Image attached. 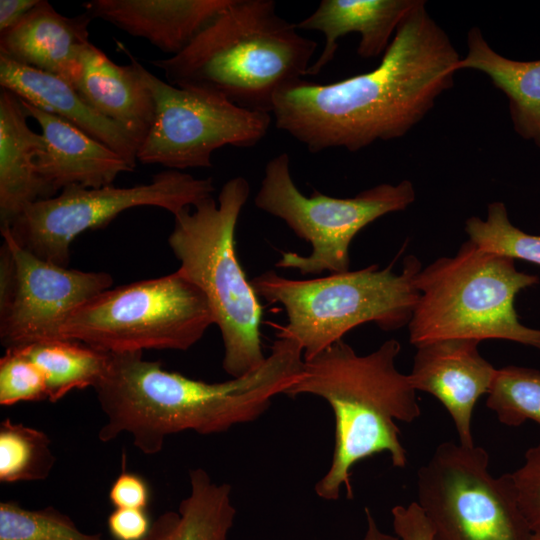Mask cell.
Instances as JSON below:
<instances>
[{"instance_id":"cell-1","label":"cell","mask_w":540,"mask_h":540,"mask_svg":"<svg viewBox=\"0 0 540 540\" xmlns=\"http://www.w3.org/2000/svg\"><path fill=\"white\" fill-rule=\"evenodd\" d=\"M460 56L419 0L373 70L338 82L299 79L275 95V126L318 153L356 152L407 134L454 85Z\"/></svg>"},{"instance_id":"cell-2","label":"cell","mask_w":540,"mask_h":540,"mask_svg":"<svg viewBox=\"0 0 540 540\" xmlns=\"http://www.w3.org/2000/svg\"><path fill=\"white\" fill-rule=\"evenodd\" d=\"M300 346L277 338L257 369L224 382L208 383L163 369L142 352L109 353L107 369L94 387L105 422L101 442L128 434L145 455H156L167 437L184 431L223 433L253 422L272 400L300 377Z\"/></svg>"},{"instance_id":"cell-3","label":"cell","mask_w":540,"mask_h":540,"mask_svg":"<svg viewBox=\"0 0 540 540\" xmlns=\"http://www.w3.org/2000/svg\"><path fill=\"white\" fill-rule=\"evenodd\" d=\"M401 344L389 339L375 351L359 355L343 339L310 360L285 395H313L325 400L335 417V443L327 473L316 483L318 497L334 501L345 488L353 497L351 470L361 460L387 453L404 468L408 454L396 421L411 423L420 414L409 375L398 371Z\"/></svg>"},{"instance_id":"cell-4","label":"cell","mask_w":540,"mask_h":540,"mask_svg":"<svg viewBox=\"0 0 540 540\" xmlns=\"http://www.w3.org/2000/svg\"><path fill=\"white\" fill-rule=\"evenodd\" d=\"M298 30L273 0H231L185 49L151 64L173 86L271 113L276 93L312 64L317 43Z\"/></svg>"},{"instance_id":"cell-5","label":"cell","mask_w":540,"mask_h":540,"mask_svg":"<svg viewBox=\"0 0 540 540\" xmlns=\"http://www.w3.org/2000/svg\"><path fill=\"white\" fill-rule=\"evenodd\" d=\"M249 194L245 178L229 179L217 201L211 196L174 215L168 237L180 263L177 271L209 303L224 345L222 367L232 378L257 369L267 357L260 332L262 305L235 249L238 218Z\"/></svg>"},{"instance_id":"cell-6","label":"cell","mask_w":540,"mask_h":540,"mask_svg":"<svg viewBox=\"0 0 540 540\" xmlns=\"http://www.w3.org/2000/svg\"><path fill=\"white\" fill-rule=\"evenodd\" d=\"M393 263L384 269L370 265L356 271L295 280L268 270L250 283L259 298L281 304L288 322L279 326L277 338L290 339L310 360L350 330L373 322L384 331L408 325L419 298L415 279L422 269L410 254L400 273Z\"/></svg>"},{"instance_id":"cell-7","label":"cell","mask_w":540,"mask_h":540,"mask_svg":"<svg viewBox=\"0 0 540 540\" xmlns=\"http://www.w3.org/2000/svg\"><path fill=\"white\" fill-rule=\"evenodd\" d=\"M539 282L518 271L514 259L467 240L455 256L438 258L417 274L409 342L418 347L442 339H501L540 350V330L523 325L514 307L516 295Z\"/></svg>"},{"instance_id":"cell-8","label":"cell","mask_w":540,"mask_h":540,"mask_svg":"<svg viewBox=\"0 0 540 540\" xmlns=\"http://www.w3.org/2000/svg\"><path fill=\"white\" fill-rule=\"evenodd\" d=\"M213 324L204 293L175 271L97 294L70 314L60 337L106 353L186 351Z\"/></svg>"},{"instance_id":"cell-9","label":"cell","mask_w":540,"mask_h":540,"mask_svg":"<svg viewBox=\"0 0 540 540\" xmlns=\"http://www.w3.org/2000/svg\"><path fill=\"white\" fill-rule=\"evenodd\" d=\"M415 198L409 180L396 185L382 183L349 198L331 197L317 190L304 195L292 179L288 153L282 152L266 164L254 202L312 246L308 256L283 252L276 267L315 275L349 271V248L354 237L376 219L405 210Z\"/></svg>"},{"instance_id":"cell-10","label":"cell","mask_w":540,"mask_h":540,"mask_svg":"<svg viewBox=\"0 0 540 540\" xmlns=\"http://www.w3.org/2000/svg\"><path fill=\"white\" fill-rule=\"evenodd\" d=\"M416 486L433 540H531L509 474L494 477L482 447L439 444L419 468Z\"/></svg>"},{"instance_id":"cell-11","label":"cell","mask_w":540,"mask_h":540,"mask_svg":"<svg viewBox=\"0 0 540 540\" xmlns=\"http://www.w3.org/2000/svg\"><path fill=\"white\" fill-rule=\"evenodd\" d=\"M211 177L195 178L179 170H164L151 181L132 187L67 186L59 195L28 205L7 227L14 239L36 256L67 267L73 240L88 230L107 226L134 207L152 206L176 215L211 197Z\"/></svg>"},{"instance_id":"cell-12","label":"cell","mask_w":540,"mask_h":540,"mask_svg":"<svg viewBox=\"0 0 540 540\" xmlns=\"http://www.w3.org/2000/svg\"><path fill=\"white\" fill-rule=\"evenodd\" d=\"M137 65L155 105L152 127L137 152L142 164L179 171L208 168L216 150L250 148L268 133L271 113L240 107L214 93L173 86L139 61Z\"/></svg>"},{"instance_id":"cell-13","label":"cell","mask_w":540,"mask_h":540,"mask_svg":"<svg viewBox=\"0 0 540 540\" xmlns=\"http://www.w3.org/2000/svg\"><path fill=\"white\" fill-rule=\"evenodd\" d=\"M0 340L5 349L62 339L60 330L79 306L113 283L106 272H86L44 260L1 227Z\"/></svg>"},{"instance_id":"cell-14","label":"cell","mask_w":540,"mask_h":540,"mask_svg":"<svg viewBox=\"0 0 540 540\" xmlns=\"http://www.w3.org/2000/svg\"><path fill=\"white\" fill-rule=\"evenodd\" d=\"M480 341L442 339L416 347L411 373L416 391L431 394L448 411L459 443L474 446L473 410L487 394L497 369L479 352Z\"/></svg>"},{"instance_id":"cell-15","label":"cell","mask_w":540,"mask_h":540,"mask_svg":"<svg viewBox=\"0 0 540 540\" xmlns=\"http://www.w3.org/2000/svg\"><path fill=\"white\" fill-rule=\"evenodd\" d=\"M41 129L45 151L35 161L36 171L51 193L67 186L100 188L112 185L134 168L117 152L61 117L23 100Z\"/></svg>"},{"instance_id":"cell-16","label":"cell","mask_w":540,"mask_h":540,"mask_svg":"<svg viewBox=\"0 0 540 540\" xmlns=\"http://www.w3.org/2000/svg\"><path fill=\"white\" fill-rule=\"evenodd\" d=\"M116 44L129 64L114 63L90 42L81 52V72L74 88L88 106L125 130L139 147L154 121V100L138 60L123 43Z\"/></svg>"},{"instance_id":"cell-17","label":"cell","mask_w":540,"mask_h":540,"mask_svg":"<svg viewBox=\"0 0 540 540\" xmlns=\"http://www.w3.org/2000/svg\"><path fill=\"white\" fill-rule=\"evenodd\" d=\"M92 19L87 12L66 17L40 0L15 26L0 33V55L53 74L74 87L81 72V52L90 43Z\"/></svg>"},{"instance_id":"cell-18","label":"cell","mask_w":540,"mask_h":540,"mask_svg":"<svg viewBox=\"0 0 540 540\" xmlns=\"http://www.w3.org/2000/svg\"><path fill=\"white\" fill-rule=\"evenodd\" d=\"M231 0H91L82 7L161 51L177 55Z\"/></svg>"},{"instance_id":"cell-19","label":"cell","mask_w":540,"mask_h":540,"mask_svg":"<svg viewBox=\"0 0 540 540\" xmlns=\"http://www.w3.org/2000/svg\"><path fill=\"white\" fill-rule=\"evenodd\" d=\"M419 0H322L299 30L319 31L325 42L307 76L320 73L333 60L338 40L349 33H359L357 54L365 59L384 54L405 16Z\"/></svg>"},{"instance_id":"cell-20","label":"cell","mask_w":540,"mask_h":540,"mask_svg":"<svg viewBox=\"0 0 540 540\" xmlns=\"http://www.w3.org/2000/svg\"><path fill=\"white\" fill-rule=\"evenodd\" d=\"M0 86L73 124L117 152L135 169L138 144L125 130L88 106L68 82L0 55Z\"/></svg>"},{"instance_id":"cell-21","label":"cell","mask_w":540,"mask_h":540,"mask_svg":"<svg viewBox=\"0 0 540 540\" xmlns=\"http://www.w3.org/2000/svg\"><path fill=\"white\" fill-rule=\"evenodd\" d=\"M23 100L10 90L0 91V220L9 226L35 201L54 195L36 171V158L45 151L41 133L28 125Z\"/></svg>"},{"instance_id":"cell-22","label":"cell","mask_w":540,"mask_h":540,"mask_svg":"<svg viewBox=\"0 0 540 540\" xmlns=\"http://www.w3.org/2000/svg\"><path fill=\"white\" fill-rule=\"evenodd\" d=\"M467 48L456 71L473 69L486 74L507 97L515 132L540 149V59L518 61L500 55L478 27L469 30Z\"/></svg>"},{"instance_id":"cell-23","label":"cell","mask_w":540,"mask_h":540,"mask_svg":"<svg viewBox=\"0 0 540 540\" xmlns=\"http://www.w3.org/2000/svg\"><path fill=\"white\" fill-rule=\"evenodd\" d=\"M189 483L178 509L159 515L144 540H228L237 513L232 487L214 482L202 468L189 471Z\"/></svg>"},{"instance_id":"cell-24","label":"cell","mask_w":540,"mask_h":540,"mask_svg":"<svg viewBox=\"0 0 540 540\" xmlns=\"http://www.w3.org/2000/svg\"><path fill=\"white\" fill-rule=\"evenodd\" d=\"M19 349L43 373L50 402L73 390L94 388L109 362V353L71 339L41 341Z\"/></svg>"},{"instance_id":"cell-25","label":"cell","mask_w":540,"mask_h":540,"mask_svg":"<svg viewBox=\"0 0 540 540\" xmlns=\"http://www.w3.org/2000/svg\"><path fill=\"white\" fill-rule=\"evenodd\" d=\"M55 464L48 435L38 429L13 422L0 424V482L45 480Z\"/></svg>"},{"instance_id":"cell-26","label":"cell","mask_w":540,"mask_h":540,"mask_svg":"<svg viewBox=\"0 0 540 540\" xmlns=\"http://www.w3.org/2000/svg\"><path fill=\"white\" fill-rule=\"evenodd\" d=\"M486 406L506 426L527 420L540 425V370L515 365L497 369Z\"/></svg>"},{"instance_id":"cell-27","label":"cell","mask_w":540,"mask_h":540,"mask_svg":"<svg viewBox=\"0 0 540 540\" xmlns=\"http://www.w3.org/2000/svg\"><path fill=\"white\" fill-rule=\"evenodd\" d=\"M469 241L480 250L540 265V235H531L514 226L502 202L487 206V217H470L465 222Z\"/></svg>"},{"instance_id":"cell-28","label":"cell","mask_w":540,"mask_h":540,"mask_svg":"<svg viewBox=\"0 0 540 540\" xmlns=\"http://www.w3.org/2000/svg\"><path fill=\"white\" fill-rule=\"evenodd\" d=\"M0 540H106L82 532L53 507L31 510L14 501L0 502Z\"/></svg>"},{"instance_id":"cell-29","label":"cell","mask_w":540,"mask_h":540,"mask_svg":"<svg viewBox=\"0 0 540 540\" xmlns=\"http://www.w3.org/2000/svg\"><path fill=\"white\" fill-rule=\"evenodd\" d=\"M48 400L43 373L19 348L5 349L0 359V405Z\"/></svg>"},{"instance_id":"cell-30","label":"cell","mask_w":540,"mask_h":540,"mask_svg":"<svg viewBox=\"0 0 540 540\" xmlns=\"http://www.w3.org/2000/svg\"><path fill=\"white\" fill-rule=\"evenodd\" d=\"M508 474L524 518L533 534H540V442L529 448L523 464Z\"/></svg>"},{"instance_id":"cell-31","label":"cell","mask_w":540,"mask_h":540,"mask_svg":"<svg viewBox=\"0 0 540 540\" xmlns=\"http://www.w3.org/2000/svg\"><path fill=\"white\" fill-rule=\"evenodd\" d=\"M108 498L115 508L146 509L150 490L144 478L124 470L112 483Z\"/></svg>"},{"instance_id":"cell-32","label":"cell","mask_w":540,"mask_h":540,"mask_svg":"<svg viewBox=\"0 0 540 540\" xmlns=\"http://www.w3.org/2000/svg\"><path fill=\"white\" fill-rule=\"evenodd\" d=\"M393 529L400 540H433V529L417 502L391 510Z\"/></svg>"},{"instance_id":"cell-33","label":"cell","mask_w":540,"mask_h":540,"mask_svg":"<svg viewBox=\"0 0 540 540\" xmlns=\"http://www.w3.org/2000/svg\"><path fill=\"white\" fill-rule=\"evenodd\" d=\"M151 524L146 509L115 508L107 519L115 540H144Z\"/></svg>"},{"instance_id":"cell-34","label":"cell","mask_w":540,"mask_h":540,"mask_svg":"<svg viewBox=\"0 0 540 540\" xmlns=\"http://www.w3.org/2000/svg\"><path fill=\"white\" fill-rule=\"evenodd\" d=\"M40 0H1L0 33L15 26Z\"/></svg>"},{"instance_id":"cell-35","label":"cell","mask_w":540,"mask_h":540,"mask_svg":"<svg viewBox=\"0 0 540 540\" xmlns=\"http://www.w3.org/2000/svg\"><path fill=\"white\" fill-rule=\"evenodd\" d=\"M366 531L362 540H400L396 535H390L383 532L377 525V522L369 508H365Z\"/></svg>"},{"instance_id":"cell-36","label":"cell","mask_w":540,"mask_h":540,"mask_svg":"<svg viewBox=\"0 0 540 540\" xmlns=\"http://www.w3.org/2000/svg\"><path fill=\"white\" fill-rule=\"evenodd\" d=\"M531 540H540V534H533Z\"/></svg>"}]
</instances>
